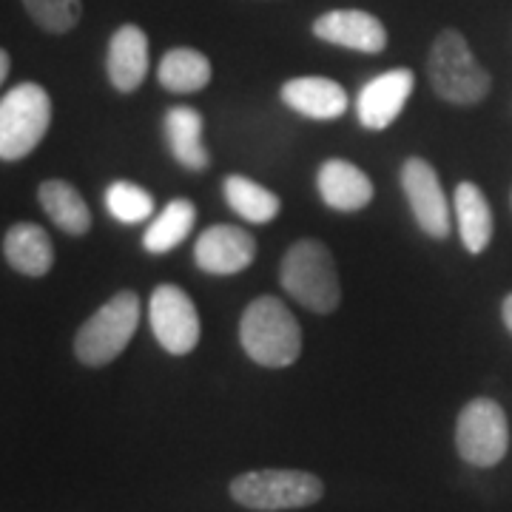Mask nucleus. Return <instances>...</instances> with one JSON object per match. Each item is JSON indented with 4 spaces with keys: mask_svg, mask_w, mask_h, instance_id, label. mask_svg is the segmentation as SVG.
<instances>
[{
    "mask_svg": "<svg viewBox=\"0 0 512 512\" xmlns=\"http://www.w3.org/2000/svg\"><path fill=\"white\" fill-rule=\"evenodd\" d=\"M239 342L256 365L288 367L302 353V330L282 299L259 296L239 319Z\"/></svg>",
    "mask_w": 512,
    "mask_h": 512,
    "instance_id": "nucleus-1",
    "label": "nucleus"
},
{
    "mask_svg": "<svg viewBox=\"0 0 512 512\" xmlns=\"http://www.w3.org/2000/svg\"><path fill=\"white\" fill-rule=\"evenodd\" d=\"M427 77L433 92L453 106H476L493 89V77L458 29H444L436 37L427 57Z\"/></svg>",
    "mask_w": 512,
    "mask_h": 512,
    "instance_id": "nucleus-2",
    "label": "nucleus"
},
{
    "mask_svg": "<svg viewBox=\"0 0 512 512\" xmlns=\"http://www.w3.org/2000/svg\"><path fill=\"white\" fill-rule=\"evenodd\" d=\"M279 279L288 296L313 313H333L342 302L336 262L328 245L319 239L293 242L288 254L282 256Z\"/></svg>",
    "mask_w": 512,
    "mask_h": 512,
    "instance_id": "nucleus-3",
    "label": "nucleus"
},
{
    "mask_svg": "<svg viewBox=\"0 0 512 512\" xmlns=\"http://www.w3.org/2000/svg\"><path fill=\"white\" fill-rule=\"evenodd\" d=\"M140 325V296L120 291L106 305L80 325L74 336V356L86 367H103L114 362L128 348L134 330Z\"/></svg>",
    "mask_w": 512,
    "mask_h": 512,
    "instance_id": "nucleus-4",
    "label": "nucleus"
},
{
    "mask_svg": "<svg viewBox=\"0 0 512 512\" xmlns=\"http://www.w3.org/2000/svg\"><path fill=\"white\" fill-rule=\"evenodd\" d=\"M322 478L305 470H251L231 481V498L254 512H282L322 501Z\"/></svg>",
    "mask_w": 512,
    "mask_h": 512,
    "instance_id": "nucleus-5",
    "label": "nucleus"
},
{
    "mask_svg": "<svg viewBox=\"0 0 512 512\" xmlns=\"http://www.w3.org/2000/svg\"><path fill=\"white\" fill-rule=\"evenodd\" d=\"M52 123V97L37 83H20L0 100V160L15 163L35 151Z\"/></svg>",
    "mask_w": 512,
    "mask_h": 512,
    "instance_id": "nucleus-6",
    "label": "nucleus"
},
{
    "mask_svg": "<svg viewBox=\"0 0 512 512\" xmlns=\"http://www.w3.org/2000/svg\"><path fill=\"white\" fill-rule=\"evenodd\" d=\"M510 427L504 407L493 399H473L464 404L456 421V450L473 467H495L507 456Z\"/></svg>",
    "mask_w": 512,
    "mask_h": 512,
    "instance_id": "nucleus-7",
    "label": "nucleus"
},
{
    "mask_svg": "<svg viewBox=\"0 0 512 512\" xmlns=\"http://www.w3.org/2000/svg\"><path fill=\"white\" fill-rule=\"evenodd\" d=\"M148 322L154 339L171 356H185L200 345V313L194 299L180 285L163 282L154 288L148 302Z\"/></svg>",
    "mask_w": 512,
    "mask_h": 512,
    "instance_id": "nucleus-8",
    "label": "nucleus"
},
{
    "mask_svg": "<svg viewBox=\"0 0 512 512\" xmlns=\"http://www.w3.org/2000/svg\"><path fill=\"white\" fill-rule=\"evenodd\" d=\"M402 191L407 197V205L413 211V217L419 222V228L433 239H447L453 231V217H450V205L441 191V180L436 168L421 160L410 157L402 165Z\"/></svg>",
    "mask_w": 512,
    "mask_h": 512,
    "instance_id": "nucleus-9",
    "label": "nucleus"
},
{
    "mask_svg": "<svg viewBox=\"0 0 512 512\" xmlns=\"http://www.w3.org/2000/svg\"><path fill=\"white\" fill-rule=\"evenodd\" d=\"M313 35L325 43L362 55H379L387 49V29L376 15L362 9H333L313 20Z\"/></svg>",
    "mask_w": 512,
    "mask_h": 512,
    "instance_id": "nucleus-10",
    "label": "nucleus"
},
{
    "mask_svg": "<svg viewBox=\"0 0 512 512\" xmlns=\"http://www.w3.org/2000/svg\"><path fill=\"white\" fill-rule=\"evenodd\" d=\"M256 256V239L237 225H211L194 245L197 268L205 274L231 276L245 271Z\"/></svg>",
    "mask_w": 512,
    "mask_h": 512,
    "instance_id": "nucleus-11",
    "label": "nucleus"
},
{
    "mask_svg": "<svg viewBox=\"0 0 512 512\" xmlns=\"http://www.w3.org/2000/svg\"><path fill=\"white\" fill-rule=\"evenodd\" d=\"M413 89H416V77L410 69H390V72L373 77L367 86H362L359 100H356L359 123L370 131L393 126L396 117L407 106Z\"/></svg>",
    "mask_w": 512,
    "mask_h": 512,
    "instance_id": "nucleus-12",
    "label": "nucleus"
},
{
    "mask_svg": "<svg viewBox=\"0 0 512 512\" xmlns=\"http://www.w3.org/2000/svg\"><path fill=\"white\" fill-rule=\"evenodd\" d=\"M106 72L117 92L131 94L143 86L148 74V37L140 26L126 23L111 35Z\"/></svg>",
    "mask_w": 512,
    "mask_h": 512,
    "instance_id": "nucleus-13",
    "label": "nucleus"
},
{
    "mask_svg": "<svg viewBox=\"0 0 512 512\" xmlns=\"http://www.w3.org/2000/svg\"><path fill=\"white\" fill-rule=\"evenodd\" d=\"M282 103L308 120H339L348 111V92L330 77H293L282 86Z\"/></svg>",
    "mask_w": 512,
    "mask_h": 512,
    "instance_id": "nucleus-14",
    "label": "nucleus"
},
{
    "mask_svg": "<svg viewBox=\"0 0 512 512\" xmlns=\"http://www.w3.org/2000/svg\"><path fill=\"white\" fill-rule=\"evenodd\" d=\"M319 197L322 202L342 211V214H356L373 202V183L359 165L348 163V160H328L319 168Z\"/></svg>",
    "mask_w": 512,
    "mask_h": 512,
    "instance_id": "nucleus-15",
    "label": "nucleus"
},
{
    "mask_svg": "<svg viewBox=\"0 0 512 512\" xmlns=\"http://www.w3.org/2000/svg\"><path fill=\"white\" fill-rule=\"evenodd\" d=\"M6 262L23 276H46L55 265V248L49 234L35 222H15L3 237Z\"/></svg>",
    "mask_w": 512,
    "mask_h": 512,
    "instance_id": "nucleus-16",
    "label": "nucleus"
},
{
    "mask_svg": "<svg viewBox=\"0 0 512 512\" xmlns=\"http://www.w3.org/2000/svg\"><path fill=\"white\" fill-rule=\"evenodd\" d=\"M165 140L174 160L188 171H202L211 163V154L202 143V114L191 106H174L165 111Z\"/></svg>",
    "mask_w": 512,
    "mask_h": 512,
    "instance_id": "nucleus-17",
    "label": "nucleus"
},
{
    "mask_svg": "<svg viewBox=\"0 0 512 512\" xmlns=\"http://www.w3.org/2000/svg\"><path fill=\"white\" fill-rule=\"evenodd\" d=\"M40 208L69 237H86L92 231V211L80 191L66 180H46L37 188Z\"/></svg>",
    "mask_w": 512,
    "mask_h": 512,
    "instance_id": "nucleus-18",
    "label": "nucleus"
},
{
    "mask_svg": "<svg viewBox=\"0 0 512 512\" xmlns=\"http://www.w3.org/2000/svg\"><path fill=\"white\" fill-rule=\"evenodd\" d=\"M453 208L458 217L461 242L470 254H481L493 239V208L476 183H458L453 194Z\"/></svg>",
    "mask_w": 512,
    "mask_h": 512,
    "instance_id": "nucleus-19",
    "label": "nucleus"
},
{
    "mask_svg": "<svg viewBox=\"0 0 512 512\" xmlns=\"http://www.w3.org/2000/svg\"><path fill=\"white\" fill-rule=\"evenodd\" d=\"M211 74H214V69H211L208 57L197 49L180 46V49L165 52L163 60H160V69H157V80L165 92L194 94L202 92L211 83Z\"/></svg>",
    "mask_w": 512,
    "mask_h": 512,
    "instance_id": "nucleus-20",
    "label": "nucleus"
},
{
    "mask_svg": "<svg viewBox=\"0 0 512 512\" xmlns=\"http://www.w3.org/2000/svg\"><path fill=\"white\" fill-rule=\"evenodd\" d=\"M222 191H225V202L237 211L239 217L245 222H254V225L271 222L282 208V202L274 191H268L265 185L254 183L248 177H239V174L225 177Z\"/></svg>",
    "mask_w": 512,
    "mask_h": 512,
    "instance_id": "nucleus-21",
    "label": "nucleus"
},
{
    "mask_svg": "<svg viewBox=\"0 0 512 512\" xmlns=\"http://www.w3.org/2000/svg\"><path fill=\"white\" fill-rule=\"evenodd\" d=\"M197 220V208L191 200H171L163 208L160 217L148 225L146 237H143V248L148 254H168L183 242Z\"/></svg>",
    "mask_w": 512,
    "mask_h": 512,
    "instance_id": "nucleus-22",
    "label": "nucleus"
},
{
    "mask_svg": "<svg viewBox=\"0 0 512 512\" xmlns=\"http://www.w3.org/2000/svg\"><path fill=\"white\" fill-rule=\"evenodd\" d=\"M106 208H109V214L114 220L134 225V222H143L154 214V197L148 194L146 188H140V185L117 180L106 191Z\"/></svg>",
    "mask_w": 512,
    "mask_h": 512,
    "instance_id": "nucleus-23",
    "label": "nucleus"
},
{
    "mask_svg": "<svg viewBox=\"0 0 512 512\" xmlns=\"http://www.w3.org/2000/svg\"><path fill=\"white\" fill-rule=\"evenodd\" d=\"M29 18L49 35H66L80 23L83 3L80 0H20Z\"/></svg>",
    "mask_w": 512,
    "mask_h": 512,
    "instance_id": "nucleus-24",
    "label": "nucleus"
},
{
    "mask_svg": "<svg viewBox=\"0 0 512 512\" xmlns=\"http://www.w3.org/2000/svg\"><path fill=\"white\" fill-rule=\"evenodd\" d=\"M501 316H504V325H507V330L512 333V293L504 299V305H501Z\"/></svg>",
    "mask_w": 512,
    "mask_h": 512,
    "instance_id": "nucleus-25",
    "label": "nucleus"
},
{
    "mask_svg": "<svg viewBox=\"0 0 512 512\" xmlns=\"http://www.w3.org/2000/svg\"><path fill=\"white\" fill-rule=\"evenodd\" d=\"M9 66H12L9 52H6V49H0V86H3V80H6V74H9Z\"/></svg>",
    "mask_w": 512,
    "mask_h": 512,
    "instance_id": "nucleus-26",
    "label": "nucleus"
}]
</instances>
